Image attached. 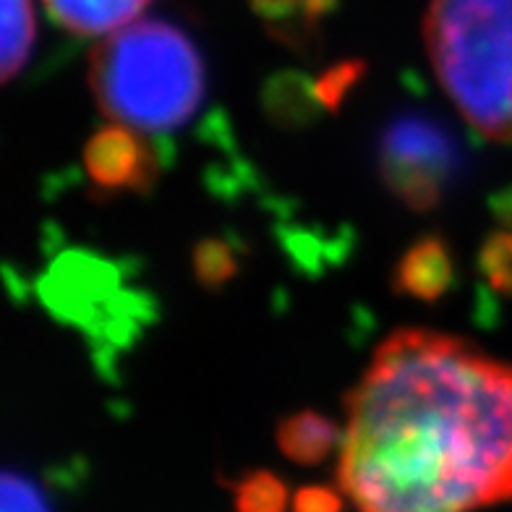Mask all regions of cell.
Returning a JSON list of instances; mask_svg holds the SVG:
<instances>
[{"instance_id":"obj_1","label":"cell","mask_w":512,"mask_h":512,"mask_svg":"<svg viewBox=\"0 0 512 512\" xmlns=\"http://www.w3.org/2000/svg\"><path fill=\"white\" fill-rule=\"evenodd\" d=\"M337 484L361 512H473L512 499V366L398 330L345 398Z\"/></svg>"},{"instance_id":"obj_2","label":"cell","mask_w":512,"mask_h":512,"mask_svg":"<svg viewBox=\"0 0 512 512\" xmlns=\"http://www.w3.org/2000/svg\"><path fill=\"white\" fill-rule=\"evenodd\" d=\"M89 89L110 121L173 131L202 105L204 63L168 21H131L92 50Z\"/></svg>"},{"instance_id":"obj_3","label":"cell","mask_w":512,"mask_h":512,"mask_svg":"<svg viewBox=\"0 0 512 512\" xmlns=\"http://www.w3.org/2000/svg\"><path fill=\"white\" fill-rule=\"evenodd\" d=\"M424 42L465 121L492 142H512V0H432Z\"/></svg>"},{"instance_id":"obj_4","label":"cell","mask_w":512,"mask_h":512,"mask_svg":"<svg viewBox=\"0 0 512 512\" xmlns=\"http://www.w3.org/2000/svg\"><path fill=\"white\" fill-rule=\"evenodd\" d=\"M460 147L442 123L400 115L379 139V176L405 207L426 212L439 204L458 176Z\"/></svg>"},{"instance_id":"obj_5","label":"cell","mask_w":512,"mask_h":512,"mask_svg":"<svg viewBox=\"0 0 512 512\" xmlns=\"http://www.w3.org/2000/svg\"><path fill=\"white\" fill-rule=\"evenodd\" d=\"M84 170L105 194L149 191L157 181V157L139 131L123 123L100 128L84 147Z\"/></svg>"},{"instance_id":"obj_6","label":"cell","mask_w":512,"mask_h":512,"mask_svg":"<svg viewBox=\"0 0 512 512\" xmlns=\"http://www.w3.org/2000/svg\"><path fill=\"white\" fill-rule=\"evenodd\" d=\"M455 267H452L450 246L439 236H424L405 251L395 267V290L421 301H437L452 285Z\"/></svg>"},{"instance_id":"obj_7","label":"cell","mask_w":512,"mask_h":512,"mask_svg":"<svg viewBox=\"0 0 512 512\" xmlns=\"http://www.w3.org/2000/svg\"><path fill=\"white\" fill-rule=\"evenodd\" d=\"M55 24L79 37L113 34L128 27L149 0H42Z\"/></svg>"},{"instance_id":"obj_8","label":"cell","mask_w":512,"mask_h":512,"mask_svg":"<svg viewBox=\"0 0 512 512\" xmlns=\"http://www.w3.org/2000/svg\"><path fill=\"white\" fill-rule=\"evenodd\" d=\"M337 442H343L337 424L317 411L293 413L277 426V445L293 463H322Z\"/></svg>"},{"instance_id":"obj_9","label":"cell","mask_w":512,"mask_h":512,"mask_svg":"<svg viewBox=\"0 0 512 512\" xmlns=\"http://www.w3.org/2000/svg\"><path fill=\"white\" fill-rule=\"evenodd\" d=\"M251 8L267 21L277 40L304 45L317 32L319 21L335 8V0H251Z\"/></svg>"},{"instance_id":"obj_10","label":"cell","mask_w":512,"mask_h":512,"mask_svg":"<svg viewBox=\"0 0 512 512\" xmlns=\"http://www.w3.org/2000/svg\"><path fill=\"white\" fill-rule=\"evenodd\" d=\"M34 37H37V24H34L32 0H3V48H0L3 81L14 79L21 66L29 61Z\"/></svg>"},{"instance_id":"obj_11","label":"cell","mask_w":512,"mask_h":512,"mask_svg":"<svg viewBox=\"0 0 512 512\" xmlns=\"http://www.w3.org/2000/svg\"><path fill=\"white\" fill-rule=\"evenodd\" d=\"M288 489L267 471L249 473L236 486V512H285Z\"/></svg>"},{"instance_id":"obj_12","label":"cell","mask_w":512,"mask_h":512,"mask_svg":"<svg viewBox=\"0 0 512 512\" xmlns=\"http://www.w3.org/2000/svg\"><path fill=\"white\" fill-rule=\"evenodd\" d=\"M238 262L236 254L230 249V243L225 241H202L194 249V272L196 280L204 285V288H220L236 275Z\"/></svg>"},{"instance_id":"obj_13","label":"cell","mask_w":512,"mask_h":512,"mask_svg":"<svg viewBox=\"0 0 512 512\" xmlns=\"http://www.w3.org/2000/svg\"><path fill=\"white\" fill-rule=\"evenodd\" d=\"M479 262L494 288L512 293V233H494L486 238Z\"/></svg>"},{"instance_id":"obj_14","label":"cell","mask_w":512,"mask_h":512,"mask_svg":"<svg viewBox=\"0 0 512 512\" xmlns=\"http://www.w3.org/2000/svg\"><path fill=\"white\" fill-rule=\"evenodd\" d=\"M0 502H3V512H50L48 497L42 494L40 486L16 471L3 473Z\"/></svg>"},{"instance_id":"obj_15","label":"cell","mask_w":512,"mask_h":512,"mask_svg":"<svg viewBox=\"0 0 512 512\" xmlns=\"http://www.w3.org/2000/svg\"><path fill=\"white\" fill-rule=\"evenodd\" d=\"M364 74V66L358 61H345L340 66L330 68L327 74L319 76L317 87H314V97L324 108L337 110L343 97L351 92V87L358 81V76Z\"/></svg>"},{"instance_id":"obj_16","label":"cell","mask_w":512,"mask_h":512,"mask_svg":"<svg viewBox=\"0 0 512 512\" xmlns=\"http://www.w3.org/2000/svg\"><path fill=\"white\" fill-rule=\"evenodd\" d=\"M293 512H340V494L330 486H301L293 494Z\"/></svg>"},{"instance_id":"obj_17","label":"cell","mask_w":512,"mask_h":512,"mask_svg":"<svg viewBox=\"0 0 512 512\" xmlns=\"http://www.w3.org/2000/svg\"><path fill=\"white\" fill-rule=\"evenodd\" d=\"M494 209H497L499 220H502L507 228H512V191H505V194L499 196L497 202H494Z\"/></svg>"}]
</instances>
